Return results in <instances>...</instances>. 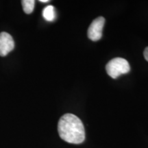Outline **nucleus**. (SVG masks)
<instances>
[{"label":"nucleus","instance_id":"423d86ee","mask_svg":"<svg viewBox=\"0 0 148 148\" xmlns=\"http://www.w3.org/2000/svg\"><path fill=\"white\" fill-rule=\"evenodd\" d=\"M23 11L26 14L32 13L34 10L35 1L34 0H23L21 1Z\"/></svg>","mask_w":148,"mask_h":148},{"label":"nucleus","instance_id":"39448f33","mask_svg":"<svg viewBox=\"0 0 148 148\" xmlns=\"http://www.w3.org/2000/svg\"><path fill=\"white\" fill-rule=\"evenodd\" d=\"M42 16L46 21H53L56 18L55 8L53 5H48L42 10Z\"/></svg>","mask_w":148,"mask_h":148},{"label":"nucleus","instance_id":"7ed1b4c3","mask_svg":"<svg viewBox=\"0 0 148 148\" xmlns=\"http://www.w3.org/2000/svg\"><path fill=\"white\" fill-rule=\"evenodd\" d=\"M105 23V18L99 16L93 20L88 29V37L92 41H97L102 36V30Z\"/></svg>","mask_w":148,"mask_h":148},{"label":"nucleus","instance_id":"20e7f679","mask_svg":"<svg viewBox=\"0 0 148 148\" xmlns=\"http://www.w3.org/2000/svg\"><path fill=\"white\" fill-rule=\"evenodd\" d=\"M14 42L12 37L8 33H0V56H5L13 50Z\"/></svg>","mask_w":148,"mask_h":148},{"label":"nucleus","instance_id":"f03ea898","mask_svg":"<svg viewBox=\"0 0 148 148\" xmlns=\"http://www.w3.org/2000/svg\"><path fill=\"white\" fill-rule=\"evenodd\" d=\"M106 70L109 76L116 79L122 74L128 73L130 70V66L125 59L115 58L108 62L106 66Z\"/></svg>","mask_w":148,"mask_h":148},{"label":"nucleus","instance_id":"0eeeda50","mask_svg":"<svg viewBox=\"0 0 148 148\" xmlns=\"http://www.w3.org/2000/svg\"><path fill=\"white\" fill-rule=\"evenodd\" d=\"M143 55H144V57H145V60L148 62V47H146L145 50H144Z\"/></svg>","mask_w":148,"mask_h":148},{"label":"nucleus","instance_id":"6e6552de","mask_svg":"<svg viewBox=\"0 0 148 148\" xmlns=\"http://www.w3.org/2000/svg\"><path fill=\"white\" fill-rule=\"evenodd\" d=\"M40 2H42V3H46L49 1V0H40Z\"/></svg>","mask_w":148,"mask_h":148},{"label":"nucleus","instance_id":"f257e3e1","mask_svg":"<svg viewBox=\"0 0 148 148\" xmlns=\"http://www.w3.org/2000/svg\"><path fill=\"white\" fill-rule=\"evenodd\" d=\"M58 131L60 137L67 143L80 144L85 139L84 125L73 114L68 113L61 116L58 121Z\"/></svg>","mask_w":148,"mask_h":148}]
</instances>
